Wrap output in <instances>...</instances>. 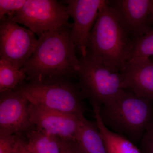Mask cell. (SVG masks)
I'll use <instances>...</instances> for the list:
<instances>
[{
	"label": "cell",
	"instance_id": "obj_1",
	"mask_svg": "<svg viewBox=\"0 0 153 153\" xmlns=\"http://www.w3.org/2000/svg\"><path fill=\"white\" fill-rule=\"evenodd\" d=\"M72 26L69 23L39 37L33 55L21 68L27 81L55 77L77 79L80 61L71 37Z\"/></svg>",
	"mask_w": 153,
	"mask_h": 153
},
{
	"label": "cell",
	"instance_id": "obj_2",
	"mask_svg": "<svg viewBox=\"0 0 153 153\" xmlns=\"http://www.w3.org/2000/svg\"><path fill=\"white\" fill-rule=\"evenodd\" d=\"M108 2L100 9L91 32L86 56L113 71L121 72L128 61L133 41Z\"/></svg>",
	"mask_w": 153,
	"mask_h": 153
},
{
	"label": "cell",
	"instance_id": "obj_3",
	"mask_svg": "<svg viewBox=\"0 0 153 153\" xmlns=\"http://www.w3.org/2000/svg\"><path fill=\"white\" fill-rule=\"evenodd\" d=\"M99 113L109 130L139 144L153 122V101L123 89L115 101L101 106Z\"/></svg>",
	"mask_w": 153,
	"mask_h": 153
},
{
	"label": "cell",
	"instance_id": "obj_4",
	"mask_svg": "<svg viewBox=\"0 0 153 153\" xmlns=\"http://www.w3.org/2000/svg\"><path fill=\"white\" fill-rule=\"evenodd\" d=\"M68 77H49L26 81L17 88L30 103L81 116H84V98L78 82Z\"/></svg>",
	"mask_w": 153,
	"mask_h": 153
},
{
	"label": "cell",
	"instance_id": "obj_5",
	"mask_svg": "<svg viewBox=\"0 0 153 153\" xmlns=\"http://www.w3.org/2000/svg\"><path fill=\"white\" fill-rule=\"evenodd\" d=\"M79 61L77 79L84 98L89 100L93 108H100L115 101L123 90L121 73L112 71L87 56L80 57Z\"/></svg>",
	"mask_w": 153,
	"mask_h": 153
},
{
	"label": "cell",
	"instance_id": "obj_6",
	"mask_svg": "<svg viewBox=\"0 0 153 153\" xmlns=\"http://www.w3.org/2000/svg\"><path fill=\"white\" fill-rule=\"evenodd\" d=\"M69 18L66 6L62 2L26 0L22 8L9 19L25 25L39 37L46 32L69 24Z\"/></svg>",
	"mask_w": 153,
	"mask_h": 153
},
{
	"label": "cell",
	"instance_id": "obj_7",
	"mask_svg": "<svg viewBox=\"0 0 153 153\" xmlns=\"http://www.w3.org/2000/svg\"><path fill=\"white\" fill-rule=\"evenodd\" d=\"M0 20V59L21 69L33 55L38 39L31 30L8 18Z\"/></svg>",
	"mask_w": 153,
	"mask_h": 153
},
{
	"label": "cell",
	"instance_id": "obj_8",
	"mask_svg": "<svg viewBox=\"0 0 153 153\" xmlns=\"http://www.w3.org/2000/svg\"><path fill=\"white\" fill-rule=\"evenodd\" d=\"M30 102L17 89L0 94V136L25 135L34 126L29 114Z\"/></svg>",
	"mask_w": 153,
	"mask_h": 153
},
{
	"label": "cell",
	"instance_id": "obj_9",
	"mask_svg": "<svg viewBox=\"0 0 153 153\" xmlns=\"http://www.w3.org/2000/svg\"><path fill=\"white\" fill-rule=\"evenodd\" d=\"M107 0H66V10L73 20L71 40L81 57L87 55L88 41L100 9Z\"/></svg>",
	"mask_w": 153,
	"mask_h": 153
},
{
	"label": "cell",
	"instance_id": "obj_10",
	"mask_svg": "<svg viewBox=\"0 0 153 153\" xmlns=\"http://www.w3.org/2000/svg\"><path fill=\"white\" fill-rule=\"evenodd\" d=\"M108 4L132 41L153 30L150 19L152 0H110Z\"/></svg>",
	"mask_w": 153,
	"mask_h": 153
},
{
	"label": "cell",
	"instance_id": "obj_11",
	"mask_svg": "<svg viewBox=\"0 0 153 153\" xmlns=\"http://www.w3.org/2000/svg\"><path fill=\"white\" fill-rule=\"evenodd\" d=\"M29 114L34 126L62 139L76 142L80 117L30 103Z\"/></svg>",
	"mask_w": 153,
	"mask_h": 153
},
{
	"label": "cell",
	"instance_id": "obj_12",
	"mask_svg": "<svg viewBox=\"0 0 153 153\" xmlns=\"http://www.w3.org/2000/svg\"><path fill=\"white\" fill-rule=\"evenodd\" d=\"M120 73L123 89L153 101V61L150 57L128 61Z\"/></svg>",
	"mask_w": 153,
	"mask_h": 153
},
{
	"label": "cell",
	"instance_id": "obj_13",
	"mask_svg": "<svg viewBox=\"0 0 153 153\" xmlns=\"http://www.w3.org/2000/svg\"><path fill=\"white\" fill-rule=\"evenodd\" d=\"M76 142L82 153H106L104 142L96 122L80 117Z\"/></svg>",
	"mask_w": 153,
	"mask_h": 153
},
{
	"label": "cell",
	"instance_id": "obj_14",
	"mask_svg": "<svg viewBox=\"0 0 153 153\" xmlns=\"http://www.w3.org/2000/svg\"><path fill=\"white\" fill-rule=\"evenodd\" d=\"M93 108L95 122L104 142L106 153H141L139 149L127 138L109 130L102 121L99 108Z\"/></svg>",
	"mask_w": 153,
	"mask_h": 153
},
{
	"label": "cell",
	"instance_id": "obj_15",
	"mask_svg": "<svg viewBox=\"0 0 153 153\" xmlns=\"http://www.w3.org/2000/svg\"><path fill=\"white\" fill-rule=\"evenodd\" d=\"M25 135L30 153H61L60 138L35 126Z\"/></svg>",
	"mask_w": 153,
	"mask_h": 153
},
{
	"label": "cell",
	"instance_id": "obj_16",
	"mask_svg": "<svg viewBox=\"0 0 153 153\" xmlns=\"http://www.w3.org/2000/svg\"><path fill=\"white\" fill-rule=\"evenodd\" d=\"M24 72L8 61L0 59V92L13 90L27 81Z\"/></svg>",
	"mask_w": 153,
	"mask_h": 153
},
{
	"label": "cell",
	"instance_id": "obj_17",
	"mask_svg": "<svg viewBox=\"0 0 153 153\" xmlns=\"http://www.w3.org/2000/svg\"><path fill=\"white\" fill-rule=\"evenodd\" d=\"M152 56L153 30L145 36L133 41L128 61L138 57H150Z\"/></svg>",
	"mask_w": 153,
	"mask_h": 153
},
{
	"label": "cell",
	"instance_id": "obj_18",
	"mask_svg": "<svg viewBox=\"0 0 153 153\" xmlns=\"http://www.w3.org/2000/svg\"><path fill=\"white\" fill-rule=\"evenodd\" d=\"M26 0H0V19H10L24 6Z\"/></svg>",
	"mask_w": 153,
	"mask_h": 153
},
{
	"label": "cell",
	"instance_id": "obj_19",
	"mask_svg": "<svg viewBox=\"0 0 153 153\" xmlns=\"http://www.w3.org/2000/svg\"><path fill=\"white\" fill-rule=\"evenodd\" d=\"M17 135L0 136V153H16Z\"/></svg>",
	"mask_w": 153,
	"mask_h": 153
},
{
	"label": "cell",
	"instance_id": "obj_20",
	"mask_svg": "<svg viewBox=\"0 0 153 153\" xmlns=\"http://www.w3.org/2000/svg\"><path fill=\"white\" fill-rule=\"evenodd\" d=\"M139 149L141 153H153V122L141 140Z\"/></svg>",
	"mask_w": 153,
	"mask_h": 153
},
{
	"label": "cell",
	"instance_id": "obj_21",
	"mask_svg": "<svg viewBox=\"0 0 153 153\" xmlns=\"http://www.w3.org/2000/svg\"><path fill=\"white\" fill-rule=\"evenodd\" d=\"M60 146L61 153H82L76 142L60 139Z\"/></svg>",
	"mask_w": 153,
	"mask_h": 153
},
{
	"label": "cell",
	"instance_id": "obj_22",
	"mask_svg": "<svg viewBox=\"0 0 153 153\" xmlns=\"http://www.w3.org/2000/svg\"><path fill=\"white\" fill-rule=\"evenodd\" d=\"M16 153H30L28 149L27 140L23 135H17Z\"/></svg>",
	"mask_w": 153,
	"mask_h": 153
},
{
	"label": "cell",
	"instance_id": "obj_23",
	"mask_svg": "<svg viewBox=\"0 0 153 153\" xmlns=\"http://www.w3.org/2000/svg\"><path fill=\"white\" fill-rule=\"evenodd\" d=\"M150 19L151 23L153 25V0H152V12H151Z\"/></svg>",
	"mask_w": 153,
	"mask_h": 153
},
{
	"label": "cell",
	"instance_id": "obj_24",
	"mask_svg": "<svg viewBox=\"0 0 153 153\" xmlns=\"http://www.w3.org/2000/svg\"><path fill=\"white\" fill-rule=\"evenodd\" d=\"M150 58L151 60H152V61H153V56H152V57H150Z\"/></svg>",
	"mask_w": 153,
	"mask_h": 153
}]
</instances>
